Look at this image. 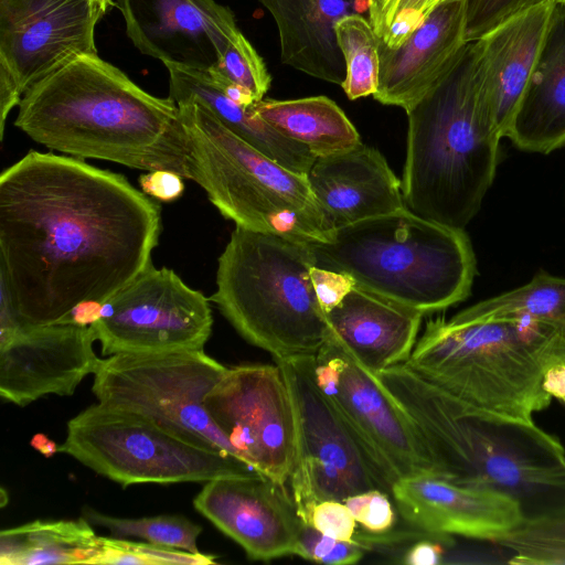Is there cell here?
Returning a JSON list of instances; mask_svg holds the SVG:
<instances>
[{"label": "cell", "instance_id": "obj_12", "mask_svg": "<svg viewBox=\"0 0 565 565\" xmlns=\"http://www.w3.org/2000/svg\"><path fill=\"white\" fill-rule=\"evenodd\" d=\"M315 375L322 393L393 484L405 477L439 478L409 415L331 329L315 354Z\"/></svg>", "mask_w": 565, "mask_h": 565}, {"label": "cell", "instance_id": "obj_37", "mask_svg": "<svg viewBox=\"0 0 565 565\" xmlns=\"http://www.w3.org/2000/svg\"><path fill=\"white\" fill-rule=\"evenodd\" d=\"M391 498L384 491L370 490L353 494L343 502L365 531L382 534L391 531L395 524Z\"/></svg>", "mask_w": 565, "mask_h": 565}, {"label": "cell", "instance_id": "obj_28", "mask_svg": "<svg viewBox=\"0 0 565 565\" xmlns=\"http://www.w3.org/2000/svg\"><path fill=\"white\" fill-rule=\"evenodd\" d=\"M100 551V536L83 516L36 520L0 533L1 565L93 564Z\"/></svg>", "mask_w": 565, "mask_h": 565}, {"label": "cell", "instance_id": "obj_42", "mask_svg": "<svg viewBox=\"0 0 565 565\" xmlns=\"http://www.w3.org/2000/svg\"><path fill=\"white\" fill-rule=\"evenodd\" d=\"M22 92L20 90L15 79L10 71L0 64V139L3 140L6 120L9 113L19 106L22 99Z\"/></svg>", "mask_w": 565, "mask_h": 565}, {"label": "cell", "instance_id": "obj_49", "mask_svg": "<svg viewBox=\"0 0 565 565\" xmlns=\"http://www.w3.org/2000/svg\"><path fill=\"white\" fill-rule=\"evenodd\" d=\"M565 403V402H564Z\"/></svg>", "mask_w": 565, "mask_h": 565}, {"label": "cell", "instance_id": "obj_3", "mask_svg": "<svg viewBox=\"0 0 565 565\" xmlns=\"http://www.w3.org/2000/svg\"><path fill=\"white\" fill-rule=\"evenodd\" d=\"M375 375L409 415L440 479L505 494L523 520L565 516V448L553 435L471 405L405 364Z\"/></svg>", "mask_w": 565, "mask_h": 565}, {"label": "cell", "instance_id": "obj_43", "mask_svg": "<svg viewBox=\"0 0 565 565\" xmlns=\"http://www.w3.org/2000/svg\"><path fill=\"white\" fill-rule=\"evenodd\" d=\"M23 327L10 292L4 281L0 279V344L12 339Z\"/></svg>", "mask_w": 565, "mask_h": 565}, {"label": "cell", "instance_id": "obj_31", "mask_svg": "<svg viewBox=\"0 0 565 565\" xmlns=\"http://www.w3.org/2000/svg\"><path fill=\"white\" fill-rule=\"evenodd\" d=\"M82 512L88 523L106 527L113 537H138L157 545L200 553L196 540L202 527L182 515L126 519L106 515L89 507H85Z\"/></svg>", "mask_w": 565, "mask_h": 565}, {"label": "cell", "instance_id": "obj_20", "mask_svg": "<svg viewBox=\"0 0 565 565\" xmlns=\"http://www.w3.org/2000/svg\"><path fill=\"white\" fill-rule=\"evenodd\" d=\"M467 0L435 9L397 49L379 39V103L408 113L451 71L466 44Z\"/></svg>", "mask_w": 565, "mask_h": 565}, {"label": "cell", "instance_id": "obj_38", "mask_svg": "<svg viewBox=\"0 0 565 565\" xmlns=\"http://www.w3.org/2000/svg\"><path fill=\"white\" fill-rule=\"evenodd\" d=\"M305 523L342 541H353L355 534L356 521L345 503L339 500H322L313 504Z\"/></svg>", "mask_w": 565, "mask_h": 565}, {"label": "cell", "instance_id": "obj_8", "mask_svg": "<svg viewBox=\"0 0 565 565\" xmlns=\"http://www.w3.org/2000/svg\"><path fill=\"white\" fill-rule=\"evenodd\" d=\"M186 129L194 182L236 226L310 244L332 236L307 174L294 172L232 132L198 100L177 104Z\"/></svg>", "mask_w": 565, "mask_h": 565}, {"label": "cell", "instance_id": "obj_41", "mask_svg": "<svg viewBox=\"0 0 565 565\" xmlns=\"http://www.w3.org/2000/svg\"><path fill=\"white\" fill-rule=\"evenodd\" d=\"M451 536L425 533L403 554L401 562L407 565H437L443 559V545L449 544Z\"/></svg>", "mask_w": 565, "mask_h": 565}, {"label": "cell", "instance_id": "obj_26", "mask_svg": "<svg viewBox=\"0 0 565 565\" xmlns=\"http://www.w3.org/2000/svg\"><path fill=\"white\" fill-rule=\"evenodd\" d=\"M169 72V97L175 104L198 100L236 136L282 167L307 174L316 161L315 154L303 145L277 131L259 118L249 107H244L225 96L206 72L185 70L173 65Z\"/></svg>", "mask_w": 565, "mask_h": 565}, {"label": "cell", "instance_id": "obj_40", "mask_svg": "<svg viewBox=\"0 0 565 565\" xmlns=\"http://www.w3.org/2000/svg\"><path fill=\"white\" fill-rule=\"evenodd\" d=\"M183 177L170 170L147 171L139 177L141 191L156 200L172 202L184 192Z\"/></svg>", "mask_w": 565, "mask_h": 565}, {"label": "cell", "instance_id": "obj_17", "mask_svg": "<svg viewBox=\"0 0 565 565\" xmlns=\"http://www.w3.org/2000/svg\"><path fill=\"white\" fill-rule=\"evenodd\" d=\"M132 44L166 66L207 72L242 33L215 0H117Z\"/></svg>", "mask_w": 565, "mask_h": 565}, {"label": "cell", "instance_id": "obj_27", "mask_svg": "<svg viewBox=\"0 0 565 565\" xmlns=\"http://www.w3.org/2000/svg\"><path fill=\"white\" fill-rule=\"evenodd\" d=\"M249 108L281 135L306 146L316 158L344 152L362 143L343 110L326 96L262 99Z\"/></svg>", "mask_w": 565, "mask_h": 565}, {"label": "cell", "instance_id": "obj_29", "mask_svg": "<svg viewBox=\"0 0 565 565\" xmlns=\"http://www.w3.org/2000/svg\"><path fill=\"white\" fill-rule=\"evenodd\" d=\"M455 316L463 320L521 316L565 323V278L541 270L530 282L479 301Z\"/></svg>", "mask_w": 565, "mask_h": 565}, {"label": "cell", "instance_id": "obj_9", "mask_svg": "<svg viewBox=\"0 0 565 565\" xmlns=\"http://www.w3.org/2000/svg\"><path fill=\"white\" fill-rule=\"evenodd\" d=\"M58 452L122 487L201 482L255 471L238 458L191 444L142 415L100 403L68 422Z\"/></svg>", "mask_w": 565, "mask_h": 565}, {"label": "cell", "instance_id": "obj_14", "mask_svg": "<svg viewBox=\"0 0 565 565\" xmlns=\"http://www.w3.org/2000/svg\"><path fill=\"white\" fill-rule=\"evenodd\" d=\"M204 406L242 461L288 486L297 430L291 394L277 363L227 369Z\"/></svg>", "mask_w": 565, "mask_h": 565}, {"label": "cell", "instance_id": "obj_47", "mask_svg": "<svg viewBox=\"0 0 565 565\" xmlns=\"http://www.w3.org/2000/svg\"><path fill=\"white\" fill-rule=\"evenodd\" d=\"M379 0H369V7L376 3Z\"/></svg>", "mask_w": 565, "mask_h": 565}, {"label": "cell", "instance_id": "obj_5", "mask_svg": "<svg viewBox=\"0 0 565 565\" xmlns=\"http://www.w3.org/2000/svg\"><path fill=\"white\" fill-rule=\"evenodd\" d=\"M404 364L471 405L533 420L552 401L544 374L565 364V323L521 316L430 319Z\"/></svg>", "mask_w": 565, "mask_h": 565}, {"label": "cell", "instance_id": "obj_16", "mask_svg": "<svg viewBox=\"0 0 565 565\" xmlns=\"http://www.w3.org/2000/svg\"><path fill=\"white\" fill-rule=\"evenodd\" d=\"M193 504L248 558L294 555L302 521L288 486L257 471L225 476L206 481Z\"/></svg>", "mask_w": 565, "mask_h": 565}, {"label": "cell", "instance_id": "obj_21", "mask_svg": "<svg viewBox=\"0 0 565 565\" xmlns=\"http://www.w3.org/2000/svg\"><path fill=\"white\" fill-rule=\"evenodd\" d=\"M307 179L332 231L406 207L401 180L377 149L363 143L317 158Z\"/></svg>", "mask_w": 565, "mask_h": 565}, {"label": "cell", "instance_id": "obj_1", "mask_svg": "<svg viewBox=\"0 0 565 565\" xmlns=\"http://www.w3.org/2000/svg\"><path fill=\"white\" fill-rule=\"evenodd\" d=\"M160 206L126 177L30 151L0 175V279L24 326L104 303L151 264Z\"/></svg>", "mask_w": 565, "mask_h": 565}, {"label": "cell", "instance_id": "obj_11", "mask_svg": "<svg viewBox=\"0 0 565 565\" xmlns=\"http://www.w3.org/2000/svg\"><path fill=\"white\" fill-rule=\"evenodd\" d=\"M287 381L296 418L297 448L289 489L305 523L322 500L344 501L370 490L392 494L393 482L317 384L315 355L275 360Z\"/></svg>", "mask_w": 565, "mask_h": 565}, {"label": "cell", "instance_id": "obj_23", "mask_svg": "<svg viewBox=\"0 0 565 565\" xmlns=\"http://www.w3.org/2000/svg\"><path fill=\"white\" fill-rule=\"evenodd\" d=\"M326 317L358 362L377 374L408 360L424 316L353 287Z\"/></svg>", "mask_w": 565, "mask_h": 565}, {"label": "cell", "instance_id": "obj_30", "mask_svg": "<svg viewBox=\"0 0 565 565\" xmlns=\"http://www.w3.org/2000/svg\"><path fill=\"white\" fill-rule=\"evenodd\" d=\"M337 42L345 64L341 84L350 100L374 95L379 87V38L361 14L340 19L334 26Z\"/></svg>", "mask_w": 565, "mask_h": 565}, {"label": "cell", "instance_id": "obj_44", "mask_svg": "<svg viewBox=\"0 0 565 565\" xmlns=\"http://www.w3.org/2000/svg\"><path fill=\"white\" fill-rule=\"evenodd\" d=\"M543 388L552 396L565 402V364L555 365L546 371Z\"/></svg>", "mask_w": 565, "mask_h": 565}, {"label": "cell", "instance_id": "obj_15", "mask_svg": "<svg viewBox=\"0 0 565 565\" xmlns=\"http://www.w3.org/2000/svg\"><path fill=\"white\" fill-rule=\"evenodd\" d=\"M95 0H0V64L24 93L81 55L97 54Z\"/></svg>", "mask_w": 565, "mask_h": 565}, {"label": "cell", "instance_id": "obj_7", "mask_svg": "<svg viewBox=\"0 0 565 565\" xmlns=\"http://www.w3.org/2000/svg\"><path fill=\"white\" fill-rule=\"evenodd\" d=\"M308 244L236 226L210 298L248 343L274 360L315 355L330 326L311 279Z\"/></svg>", "mask_w": 565, "mask_h": 565}, {"label": "cell", "instance_id": "obj_34", "mask_svg": "<svg viewBox=\"0 0 565 565\" xmlns=\"http://www.w3.org/2000/svg\"><path fill=\"white\" fill-rule=\"evenodd\" d=\"M210 71L244 88L255 102L262 100L270 88L271 76L265 62L243 33L228 45Z\"/></svg>", "mask_w": 565, "mask_h": 565}, {"label": "cell", "instance_id": "obj_13", "mask_svg": "<svg viewBox=\"0 0 565 565\" xmlns=\"http://www.w3.org/2000/svg\"><path fill=\"white\" fill-rule=\"evenodd\" d=\"M210 301L172 269L151 264L103 303L89 328L104 355L202 350L213 326Z\"/></svg>", "mask_w": 565, "mask_h": 565}, {"label": "cell", "instance_id": "obj_32", "mask_svg": "<svg viewBox=\"0 0 565 565\" xmlns=\"http://www.w3.org/2000/svg\"><path fill=\"white\" fill-rule=\"evenodd\" d=\"M510 551V564L565 565V516L523 520L494 542Z\"/></svg>", "mask_w": 565, "mask_h": 565}, {"label": "cell", "instance_id": "obj_36", "mask_svg": "<svg viewBox=\"0 0 565 565\" xmlns=\"http://www.w3.org/2000/svg\"><path fill=\"white\" fill-rule=\"evenodd\" d=\"M546 0H467L466 40L476 41L512 15Z\"/></svg>", "mask_w": 565, "mask_h": 565}, {"label": "cell", "instance_id": "obj_45", "mask_svg": "<svg viewBox=\"0 0 565 565\" xmlns=\"http://www.w3.org/2000/svg\"><path fill=\"white\" fill-rule=\"evenodd\" d=\"M31 446L47 458L58 452V447L55 443L43 434L34 435L31 440Z\"/></svg>", "mask_w": 565, "mask_h": 565}, {"label": "cell", "instance_id": "obj_24", "mask_svg": "<svg viewBox=\"0 0 565 565\" xmlns=\"http://www.w3.org/2000/svg\"><path fill=\"white\" fill-rule=\"evenodd\" d=\"M271 14L280 60L311 77L341 85L345 64L334 26L343 17L369 11V0H258Z\"/></svg>", "mask_w": 565, "mask_h": 565}, {"label": "cell", "instance_id": "obj_39", "mask_svg": "<svg viewBox=\"0 0 565 565\" xmlns=\"http://www.w3.org/2000/svg\"><path fill=\"white\" fill-rule=\"evenodd\" d=\"M311 279L324 313L338 306L347 292L355 287L350 276L323 269L316 265L311 268Z\"/></svg>", "mask_w": 565, "mask_h": 565}, {"label": "cell", "instance_id": "obj_48", "mask_svg": "<svg viewBox=\"0 0 565 565\" xmlns=\"http://www.w3.org/2000/svg\"><path fill=\"white\" fill-rule=\"evenodd\" d=\"M558 1H561L563 3V6L565 7V0H558Z\"/></svg>", "mask_w": 565, "mask_h": 565}, {"label": "cell", "instance_id": "obj_22", "mask_svg": "<svg viewBox=\"0 0 565 565\" xmlns=\"http://www.w3.org/2000/svg\"><path fill=\"white\" fill-rule=\"evenodd\" d=\"M556 0L521 11L476 40L495 127L505 137L539 56Z\"/></svg>", "mask_w": 565, "mask_h": 565}, {"label": "cell", "instance_id": "obj_19", "mask_svg": "<svg viewBox=\"0 0 565 565\" xmlns=\"http://www.w3.org/2000/svg\"><path fill=\"white\" fill-rule=\"evenodd\" d=\"M392 499L414 530L495 542L523 521L512 498L491 490L452 484L440 478L397 479Z\"/></svg>", "mask_w": 565, "mask_h": 565}, {"label": "cell", "instance_id": "obj_10", "mask_svg": "<svg viewBox=\"0 0 565 565\" xmlns=\"http://www.w3.org/2000/svg\"><path fill=\"white\" fill-rule=\"evenodd\" d=\"M226 371L203 349L120 353L100 359L93 393L100 404L142 415L191 444L238 458L204 406Z\"/></svg>", "mask_w": 565, "mask_h": 565}, {"label": "cell", "instance_id": "obj_4", "mask_svg": "<svg viewBox=\"0 0 565 565\" xmlns=\"http://www.w3.org/2000/svg\"><path fill=\"white\" fill-rule=\"evenodd\" d=\"M407 114L402 193L413 213L465 228L480 210L500 158L477 41Z\"/></svg>", "mask_w": 565, "mask_h": 565}, {"label": "cell", "instance_id": "obj_25", "mask_svg": "<svg viewBox=\"0 0 565 565\" xmlns=\"http://www.w3.org/2000/svg\"><path fill=\"white\" fill-rule=\"evenodd\" d=\"M505 137L527 152L565 145V7L558 0Z\"/></svg>", "mask_w": 565, "mask_h": 565}, {"label": "cell", "instance_id": "obj_35", "mask_svg": "<svg viewBox=\"0 0 565 565\" xmlns=\"http://www.w3.org/2000/svg\"><path fill=\"white\" fill-rule=\"evenodd\" d=\"M365 551L354 539L353 541L333 539L302 522L294 555L321 564L351 565L360 562Z\"/></svg>", "mask_w": 565, "mask_h": 565}, {"label": "cell", "instance_id": "obj_2", "mask_svg": "<svg viewBox=\"0 0 565 565\" xmlns=\"http://www.w3.org/2000/svg\"><path fill=\"white\" fill-rule=\"evenodd\" d=\"M14 126L75 158L194 180L191 143L174 100L145 92L98 54L81 55L29 88Z\"/></svg>", "mask_w": 565, "mask_h": 565}, {"label": "cell", "instance_id": "obj_33", "mask_svg": "<svg viewBox=\"0 0 565 565\" xmlns=\"http://www.w3.org/2000/svg\"><path fill=\"white\" fill-rule=\"evenodd\" d=\"M455 0H379L369 7V21L390 49H397L438 7Z\"/></svg>", "mask_w": 565, "mask_h": 565}, {"label": "cell", "instance_id": "obj_18", "mask_svg": "<svg viewBox=\"0 0 565 565\" xmlns=\"http://www.w3.org/2000/svg\"><path fill=\"white\" fill-rule=\"evenodd\" d=\"M89 326H24L0 344V396L19 406L56 394L71 396L100 361Z\"/></svg>", "mask_w": 565, "mask_h": 565}, {"label": "cell", "instance_id": "obj_46", "mask_svg": "<svg viewBox=\"0 0 565 565\" xmlns=\"http://www.w3.org/2000/svg\"><path fill=\"white\" fill-rule=\"evenodd\" d=\"M97 1L107 12L109 6L111 4V0H95Z\"/></svg>", "mask_w": 565, "mask_h": 565}, {"label": "cell", "instance_id": "obj_6", "mask_svg": "<svg viewBox=\"0 0 565 565\" xmlns=\"http://www.w3.org/2000/svg\"><path fill=\"white\" fill-rule=\"evenodd\" d=\"M317 267L352 278L355 287L431 315L466 300L477 273L465 230L408 209L367 218L308 244Z\"/></svg>", "mask_w": 565, "mask_h": 565}]
</instances>
